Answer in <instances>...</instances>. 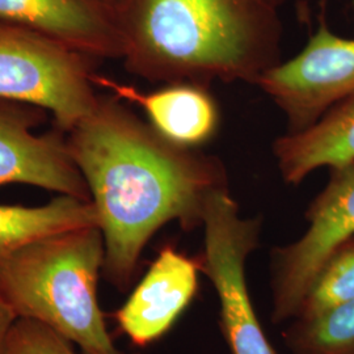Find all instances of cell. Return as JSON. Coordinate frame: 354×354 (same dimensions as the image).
<instances>
[{"instance_id": "3957f363", "label": "cell", "mask_w": 354, "mask_h": 354, "mask_svg": "<svg viewBox=\"0 0 354 354\" xmlns=\"http://www.w3.org/2000/svg\"><path fill=\"white\" fill-rule=\"evenodd\" d=\"M102 230L83 227L35 241L0 263V299L16 319L48 326L84 354H125L97 298Z\"/></svg>"}, {"instance_id": "9c48e42d", "label": "cell", "mask_w": 354, "mask_h": 354, "mask_svg": "<svg viewBox=\"0 0 354 354\" xmlns=\"http://www.w3.org/2000/svg\"><path fill=\"white\" fill-rule=\"evenodd\" d=\"M0 23L33 32L89 59H121L113 6L105 0H0Z\"/></svg>"}, {"instance_id": "ac0fdd59", "label": "cell", "mask_w": 354, "mask_h": 354, "mask_svg": "<svg viewBox=\"0 0 354 354\" xmlns=\"http://www.w3.org/2000/svg\"><path fill=\"white\" fill-rule=\"evenodd\" d=\"M105 1H106V3H109L111 6H113L114 7V6H115V4H117L120 0H105Z\"/></svg>"}, {"instance_id": "8fae6325", "label": "cell", "mask_w": 354, "mask_h": 354, "mask_svg": "<svg viewBox=\"0 0 354 354\" xmlns=\"http://www.w3.org/2000/svg\"><path fill=\"white\" fill-rule=\"evenodd\" d=\"M92 82L96 88L108 91L121 102L137 105L159 134L180 146L198 149L214 137L219 127L218 105L205 86L172 83L143 92L96 73Z\"/></svg>"}, {"instance_id": "e0dca14e", "label": "cell", "mask_w": 354, "mask_h": 354, "mask_svg": "<svg viewBox=\"0 0 354 354\" xmlns=\"http://www.w3.org/2000/svg\"><path fill=\"white\" fill-rule=\"evenodd\" d=\"M16 317L10 308L0 299V354H11L10 352V333Z\"/></svg>"}, {"instance_id": "7a4b0ae2", "label": "cell", "mask_w": 354, "mask_h": 354, "mask_svg": "<svg viewBox=\"0 0 354 354\" xmlns=\"http://www.w3.org/2000/svg\"><path fill=\"white\" fill-rule=\"evenodd\" d=\"M286 0H120L127 71L152 83L257 84L282 62Z\"/></svg>"}, {"instance_id": "d6986e66", "label": "cell", "mask_w": 354, "mask_h": 354, "mask_svg": "<svg viewBox=\"0 0 354 354\" xmlns=\"http://www.w3.org/2000/svg\"><path fill=\"white\" fill-rule=\"evenodd\" d=\"M353 7H354V0H353Z\"/></svg>"}, {"instance_id": "5b68a950", "label": "cell", "mask_w": 354, "mask_h": 354, "mask_svg": "<svg viewBox=\"0 0 354 354\" xmlns=\"http://www.w3.org/2000/svg\"><path fill=\"white\" fill-rule=\"evenodd\" d=\"M92 59L23 28L0 23V99L26 102L70 131L97 102Z\"/></svg>"}, {"instance_id": "6da1fadb", "label": "cell", "mask_w": 354, "mask_h": 354, "mask_svg": "<svg viewBox=\"0 0 354 354\" xmlns=\"http://www.w3.org/2000/svg\"><path fill=\"white\" fill-rule=\"evenodd\" d=\"M66 140L99 216L104 274L120 290L160 228L203 227L209 201L228 189L218 158L167 140L112 95H99Z\"/></svg>"}, {"instance_id": "7c38bea8", "label": "cell", "mask_w": 354, "mask_h": 354, "mask_svg": "<svg viewBox=\"0 0 354 354\" xmlns=\"http://www.w3.org/2000/svg\"><path fill=\"white\" fill-rule=\"evenodd\" d=\"M273 153L281 176L291 185H299L322 167L335 169L353 163L354 93L311 127L277 138Z\"/></svg>"}, {"instance_id": "2e32d148", "label": "cell", "mask_w": 354, "mask_h": 354, "mask_svg": "<svg viewBox=\"0 0 354 354\" xmlns=\"http://www.w3.org/2000/svg\"><path fill=\"white\" fill-rule=\"evenodd\" d=\"M11 354H77L67 342L48 326L29 319H16L10 333Z\"/></svg>"}, {"instance_id": "ba28073f", "label": "cell", "mask_w": 354, "mask_h": 354, "mask_svg": "<svg viewBox=\"0 0 354 354\" xmlns=\"http://www.w3.org/2000/svg\"><path fill=\"white\" fill-rule=\"evenodd\" d=\"M46 114L35 105L0 99V187L24 184L91 201L66 133L36 131Z\"/></svg>"}, {"instance_id": "4fadbf2b", "label": "cell", "mask_w": 354, "mask_h": 354, "mask_svg": "<svg viewBox=\"0 0 354 354\" xmlns=\"http://www.w3.org/2000/svg\"><path fill=\"white\" fill-rule=\"evenodd\" d=\"M83 227H99L92 201L58 194L39 206L0 203V263L35 241Z\"/></svg>"}, {"instance_id": "277c9868", "label": "cell", "mask_w": 354, "mask_h": 354, "mask_svg": "<svg viewBox=\"0 0 354 354\" xmlns=\"http://www.w3.org/2000/svg\"><path fill=\"white\" fill-rule=\"evenodd\" d=\"M263 219L243 216L230 189L218 192L203 215L200 269L214 288L219 327L230 354H277L254 308L247 261L259 245Z\"/></svg>"}, {"instance_id": "30bf717a", "label": "cell", "mask_w": 354, "mask_h": 354, "mask_svg": "<svg viewBox=\"0 0 354 354\" xmlns=\"http://www.w3.org/2000/svg\"><path fill=\"white\" fill-rule=\"evenodd\" d=\"M200 263L167 245L152 261L127 302L115 311L120 329L138 346L167 335L198 290Z\"/></svg>"}, {"instance_id": "9a60e30c", "label": "cell", "mask_w": 354, "mask_h": 354, "mask_svg": "<svg viewBox=\"0 0 354 354\" xmlns=\"http://www.w3.org/2000/svg\"><path fill=\"white\" fill-rule=\"evenodd\" d=\"M354 301V238L342 243L319 268L294 319H310Z\"/></svg>"}, {"instance_id": "5bb4252c", "label": "cell", "mask_w": 354, "mask_h": 354, "mask_svg": "<svg viewBox=\"0 0 354 354\" xmlns=\"http://www.w3.org/2000/svg\"><path fill=\"white\" fill-rule=\"evenodd\" d=\"M289 354H354V301L310 319H292L282 332Z\"/></svg>"}, {"instance_id": "8992f818", "label": "cell", "mask_w": 354, "mask_h": 354, "mask_svg": "<svg viewBox=\"0 0 354 354\" xmlns=\"http://www.w3.org/2000/svg\"><path fill=\"white\" fill-rule=\"evenodd\" d=\"M304 218L308 227L304 235L270 253V320L276 326L297 317L319 268L354 238V162L332 169Z\"/></svg>"}, {"instance_id": "52a82bcc", "label": "cell", "mask_w": 354, "mask_h": 354, "mask_svg": "<svg viewBox=\"0 0 354 354\" xmlns=\"http://www.w3.org/2000/svg\"><path fill=\"white\" fill-rule=\"evenodd\" d=\"M283 113L288 133L304 130L354 93V38L335 35L322 17L299 54L257 84Z\"/></svg>"}]
</instances>
